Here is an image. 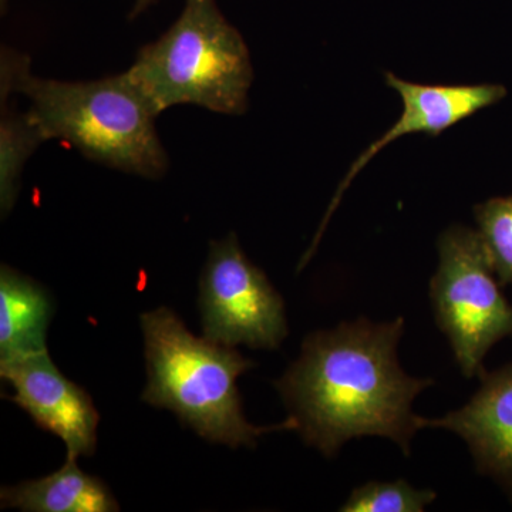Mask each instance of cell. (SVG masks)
Segmentation results:
<instances>
[{"instance_id": "cell-1", "label": "cell", "mask_w": 512, "mask_h": 512, "mask_svg": "<svg viewBox=\"0 0 512 512\" xmlns=\"http://www.w3.org/2000/svg\"><path fill=\"white\" fill-rule=\"evenodd\" d=\"M403 332V318L359 319L305 339L275 386L306 444L332 457L349 440L376 436L409 456L420 430L414 399L434 382L403 372L397 359Z\"/></svg>"}, {"instance_id": "cell-2", "label": "cell", "mask_w": 512, "mask_h": 512, "mask_svg": "<svg viewBox=\"0 0 512 512\" xmlns=\"http://www.w3.org/2000/svg\"><path fill=\"white\" fill-rule=\"evenodd\" d=\"M2 92L29 100L28 117L43 140L66 141L97 163L158 178L168 157L157 119L126 73L97 82H57L30 73L28 57L5 52Z\"/></svg>"}, {"instance_id": "cell-3", "label": "cell", "mask_w": 512, "mask_h": 512, "mask_svg": "<svg viewBox=\"0 0 512 512\" xmlns=\"http://www.w3.org/2000/svg\"><path fill=\"white\" fill-rule=\"evenodd\" d=\"M140 320L147 360L144 403L171 410L202 439L231 448H252L262 434L296 430L291 416L268 427L245 419L237 380L255 362L231 346L192 335L171 309L143 313Z\"/></svg>"}, {"instance_id": "cell-4", "label": "cell", "mask_w": 512, "mask_h": 512, "mask_svg": "<svg viewBox=\"0 0 512 512\" xmlns=\"http://www.w3.org/2000/svg\"><path fill=\"white\" fill-rule=\"evenodd\" d=\"M126 76L156 117L180 104L237 116L248 106L251 57L214 0H187L177 22L140 50Z\"/></svg>"}, {"instance_id": "cell-5", "label": "cell", "mask_w": 512, "mask_h": 512, "mask_svg": "<svg viewBox=\"0 0 512 512\" xmlns=\"http://www.w3.org/2000/svg\"><path fill=\"white\" fill-rule=\"evenodd\" d=\"M480 232L451 227L440 237L430 298L461 373L481 376L487 353L512 338V305L500 291Z\"/></svg>"}, {"instance_id": "cell-6", "label": "cell", "mask_w": 512, "mask_h": 512, "mask_svg": "<svg viewBox=\"0 0 512 512\" xmlns=\"http://www.w3.org/2000/svg\"><path fill=\"white\" fill-rule=\"evenodd\" d=\"M204 336L235 348L278 349L288 336L285 303L237 235L212 242L200 279Z\"/></svg>"}, {"instance_id": "cell-7", "label": "cell", "mask_w": 512, "mask_h": 512, "mask_svg": "<svg viewBox=\"0 0 512 512\" xmlns=\"http://www.w3.org/2000/svg\"><path fill=\"white\" fill-rule=\"evenodd\" d=\"M0 375L15 390L8 400L40 429L62 439L67 457L93 456L99 412L90 394L60 373L47 350L0 363Z\"/></svg>"}, {"instance_id": "cell-8", "label": "cell", "mask_w": 512, "mask_h": 512, "mask_svg": "<svg viewBox=\"0 0 512 512\" xmlns=\"http://www.w3.org/2000/svg\"><path fill=\"white\" fill-rule=\"evenodd\" d=\"M386 83L399 93L403 103V113L396 124H393L382 137L377 138L375 143L356 158L355 163L349 168L345 180L339 185L332 204L326 212L325 220L322 222L318 235L313 241L312 248L302 259L301 265L306 264L320 237L323 229L328 224L329 218L338 208L342 200L343 192L348 190L349 185L355 180L357 174L370 163L373 157L384 147L396 141L397 138L407 136V134L426 133L431 136L443 133L447 128L453 127L458 121L473 116L478 111L493 106L507 96V90L501 84H476V86H427L407 82L394 76L393 73L386 74Z\"/></svg>"}, {"instance_id": "cell-9", "label": "cell", "mask_w": 512, "mask_h": 512, "mask_svg": "<svg viewBox=\"0 0 512 512\" xmlns=\"http://www.w3.org/2000/svg\"><path fill=\"white\" fill-rule=\"evenodd\" d=\"M420 429H446L466 441L478 470L512 497V365L481 373L473 399L440 419L419 416Z\"/></svg>"}, {"instance_id": "cell-10", "label": "cell", "mask_w": 512, "mask_h": 512, "mask_svg": "<svg viewBox=\"0 0 512 512\" xmlns=\"http://www.w3.org/2000/svg\"><path fill=\"white\" fill-rule=\"evenodd\" d=\"M55 312L52 295L35 279L0 269V363L45 352Z\"/></svg>"}, {"instance_id": "cell-11", "label": "cell", "mask_w": 512, "mask_h": 512, "mask_svg": "<svg viewBox=\"0 0 512 512\" xmlns=\"http://www.w3.org/2000/svg\"><path fill=\"white\" fill-rule=\"evenodd\" d=\"M2 508L28 512H116L120 505L100 478L77 466V458L66 457L56 473L39 480L23 481L0 491Z\"/></svg>"}, {"instance_id": "cell-12", "label": "cell", "mask_w": 512, "mask_h": 512, "mask_svg": "<svg viewBox=\"0 0 512 512\" xmlns=\"http://www.w3.org/2000/svg\"><path fill=\"white\" fill-rule=\"evenodd\" d=\"M43 141L28 114H3L0 128V204L3 215L15 205L23 164Z\"/></svg>"}, {"instance_id": "cell-13", "label": "cell", "mask_w": 512, "mask_h": 512, "mask_svg": "<svg viewBox=\"0 0 512 512\" xmlns=\"http://www.w3.org/2000/svg\"><path fill=\"white\" fill-rule=\"evenodd\" d=\"M480 237L500 284H512V195L476 207Z\"/></svg>"}, {"instance_id": "cell-14", "label": "cell", "mask_w": 512, "mask_h": 512, "mask_svg": "<svg viewBox=\"0 0 512 512\" xmlns=\"http://www.w3.org/2000/svg\"><path fill=\"white\" fill-rule=\"evenodd\" d=\"M437 494L431 490H417L404 480L392 483H367L357 487L348 501L340 507L343 512H421Z\"/></svg>"}, {"instance_id": "cell-15", "label": "cell", "mask_w": 512, "mask_h": 512, "mask_svg": "<svg viewBox=\"0 0 512 512\" xmlns=\"http://www.w3.org/2000/svg\"><path fill=\"white\" fill-rule=\"evenodd\" d=\"M150 3L151 0H136V6H134L133 13H131V15L136 16L138 13L143 12Z\"/></svg>"}]
</instances>
